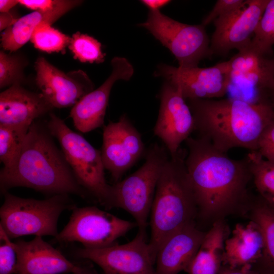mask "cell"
<instances>
[{
    "mask_svg": "<svg viewBox=\"0 0 274 274\" xmlns=\"http://www.w3.org/2000/svg\"><path fill=\"white\" fill-rule=\"evenodd\" d=\"M185 142V163L197 217L213 224L232 215H247L253 198L248 190L252 176L246 157L232 159L202 138L190 136Z\"/></svg>",
    "mask_w": 274,
    "mask_h": 274,
    "instance_id": "cell-1",
    "label": "cell"
},
{
    "mask_svg": "<svg viewBox=\"0 0 274 274\" xmlns=\"http://www.w3.org/2000/svg\"><path fill=\"white\" fill-rule=\"evenodd\" d=\"M187 101L198 137L225 153L238 147L257 151L262 134L274 123V108L269 102L239 98Z\"/></svg>",
    "mask_w": 274,
    "mask_h": 274,
    "instance_id": "cell-2",
    "label": "cell"
},
{
    "mask_svg": "<svg viewBox=\"0 0 274 274\" xmlns=\"http://www.w3.org/2000/svg\"><path fill=\"white\" fill-rule=\"evenodd\" d=\"M0 186L3 193L13 187H24L52 196L74 194L85 198L88 194L51 136L35 122L15 162L9 169H1Z\"/></svg>",
    "mask_w": 274,
    "mask_h": 274,
    "instance_id": "cell-3",
    "label": "cell"
},
{
    "mask_svg": "<svg viewBox=\"0 0 274 274\" xmlns=\"http://www.w3.org/2000/svg\"><path fill=\"white\" fill-rule=\"evenodd\" d=\"M179 150L165 163L158 179L150 212L149 248L154 260L166 239L195 222L197 209L185 163Z\"/></svg>",
    "mask_w": 274,
    "mask_h": 274,
    "instance_id": "cell-4",
    "label": "cell"
},
{
    "mask_svg": "<svg viewBox=\"0 0 274 274\" xmlns=\"http://www.w3.org/2000/svg\"><path fill=\"white\" fill-rule=\"evenodd\" d=\"M47 127L58 141L64 157L80 185L107 209L113 208L112 185L105 176L101 151L71 130L56 115L50 114Z\"/></svg>",
    "mask_w": 274,
    "mask_h": 274,
    "instance_id": "cell-5",
    "label": "cell"
},
{
    "mask_svg": "<svg viewBox=\"0 0 274 274\" xmlns=\"http://www.w3.org/2000/svg\"><path fill=\"white\" fill-rule=\"evenodd\" d=\"M0 209V226L11 238L34 235L58 234L57 223L61 213L76 206L67 194H57L43 199L26 198L6 192Z\"/></svg>",
    "mask_w": 274,
    "mask_h": 274,
    "instance_id": "cell-6",
    "label": "cell"
},
{
    "mask_svg": "<svg viewBox=\"0 0 274 274\" xmlns=\"http://www.w3.org/2000/svg\"><path fill=\"white\" fill-rule=\"evenodd\" d=\"M164 146L151 144L146 160L137 170L112 185L113 208H120L135 219L139 230L146 231L157 184L162 168L168 159Z\"/></svg>",
    "mask_w": 274,
    "mask_h": 274,
    "instance_id": "cell-7",
    "label": "cell"
},
{
    "mask_svg": "<svg viewBox=\"0 0 274 274\" xmlns=\"http://www.w3.org/2000/svg\"><path fill=\"white\" fill-rule=\"evenodd\" d=\"M139 25L148 30L172 52L179 67L198 66L202 59L212 54L210 41L201 24L181 23L157 10L150 11L147 20Z\"/></svg>",
    "mask_w": 274,
    "mask_h": 274,
    "instance_id": "cell-8",
    "label": "cell"
},
{
    "mask_svg": "<svg viewBox=\"0 0 274 274\" xmlns=\"http://www.w3.org/2000/svg\"><path fill=\"white\" fill-rule=\"evenodd\" d=\"M72 211L68 223L55 237L58 242H77L84 248H102L116 244L118 238L137 226L94 206L76 207Z\"/></svg>",
    "mask_w": 274,
    "mask_h": 274,
    "instance_id": "cell-9",
    "label": "cell"
},
{
    "mask_svg": "<svg viewBox=\"0 0 274 274\" xmlns=\"http://www.w3.org/2000/svg\"><path fill=\"white\" fill-rule=\"evenodd\" d=\"M146 236V231L139 230L126 244L98 249L79 248L74 254L96 263L104 274H155V262Z\"/></svg>",
    "mask_w": 274,
    "mask_h": 274,
    "instance_id": "cell-10",
    "label": "cell"
},
{
    "mask_svg": "<svg viewBox=\"0 0 274 274\" xmlns=\"http://www.w3.org/2000/svg\"><path fill=\"white\" fill-rule=\"evenodd\" d=\"M165 78L186 100L223 96L231 83L228 61L207 67H181L162 64L155 74Z\"/></svg>",
    "mask_w": 274,
    "mask_h": 274,
    "instance_id": "cell-11",
    "label": "cell"
},
{
    "mask_svg": "<svg viewBox=\"0 0 274 274\" xmlns=\"http://www.w3.org/2000/svg\"><path fill=\"white\" fill-rule=\"evenodd\" d=\"M145 153L141 134L125 114L104 127L102 160L105 168L116 182Z\"/></svg>",
    "mask_w": 274,
    "mask_h": 274,
    "instance_id": "cell-12",
    "label": "cell"
},
{
    "mask_svg": "<svg viewBox=\"0 0 274 274\" xmlns=\"http://www.w3.org/2000/svg\"><path fill=\"white\" fill-rule=\"evenodd\" d=\"M159 98V114L153 131L172 157L194 131V118L180 91L167 81L162 86Z\"/></svg>",
    "mask_w": 274,
    "mask_h": 274,
    "instance_id": "cell-13",
    "label": "cell"
},
{
    "mask_svg": "<svg viewBox=\"0 0 274 274\" xmlns=\"http://www.w3.org/2000/svg\"><path fill=\"white\" fill-rule=\"evenodd\" d=\"M36 82L45 99L52 108L74 106L94 89V84L82 70L64 73L44 57L35 62Z\"/></svg>",
    "mask_w": 274,
    "mask_h": 274,
    "instance_id": "cell-14",
    "label": "cell"
},
{
    "mask_svg": "<svg viewBox=\"0 0 274 274\" xmlns=\"http://www.w3.org/2000/svg\"><path fill=\"white\" fill-rule=\"evenodd\" d=\"M269 0H245L239 9L216 19L210 41L212 53H227L248 47Z\"/></svg>",
    "mask_w": 274,
    "mask_h": 274,
    "instance_id": "cell-15",
    "label": "cell"
},
{
    "mask_svg": "<svg viewBox=\"0 0 274 274\" xmlns=\"http://www.w3.org/2000/svg\"><path fill=\"white\" fill-rule=\"evenodd\" d=\"M13 243L17 255L16 274H98L91 264L67 259L42 236Z\"/></svg>",
    "mask_w": 274,
    "mask_h": 274,
    "instance_id": "cell-16",
    "label": "cell"
},
{
    "mask_svg": "<svg viewBox=\"0 0 274 274\" xmlns=\"http://www.w3.org/2000/svg\"><path fill=\"white\" fill-rule=\"evenodd\" d=\"M111 65L112 71L107 80L82 97L71 110L74 125L81 132H89L103 125L113 85L119 80H129L133 74V67L125 58L115 57Z\"/></svg>",
    "mask_w": 274,
    "mask_h": 274,
    "instance_id": "cell-17",
    "label": "cell"
},
{
    "mask_svg": "<svg viewBox=\"0 0 274 274\" xmlns=\"http://www.w3.org/2000/svg\"><path fill=\"white\" fill-rule=\"evenodd\" d=\"M206 233L194 222L168 237L157 252L155 274H178L184 271L196 254Z\"/></svg>",
    "mask_w": 274,
    "mask_h": 274,
    "instance_id": "cell-18",
    "label": "cell"
},
{
    "mask_svg": "<svg viewBox=\"0 0 274 274\" xmlns=\"http://www.w3.org/2000/svg\"><path fill=\"white\" fill-rule=\"evenodd\" d=\"M52 108L41 93L13 85L0 94V125H31Z\"/></svg>",
    "mask_w": 274,
    "mask_h": 274,
    "instance_id": "cell-19",
    "label": "cell"
},
{
    "mask_svg": "<svg viewBox=\"0 0 274 274\" xmlns=\"http://www.w3.org/2000/svg\"><path fill=\"white\" fill-rule=\"evenodd\" d=\"M264 246L261 228L251 220L237 224L225 242L222 265L232 268L252 266L262 256Z\"/></svg>",
    "mask_w": 274,
    "mask_h": 274,
    "instance_id": "cell-20",
    "label": "cell"
},
{
    "mask_svg": "<svg viewBox=\"0 0 274 274\" xmlns=\"http://www.w3.org/2000/svg\"><path fill=\"white\" fill-rule=\"evenodd\" d=\"M231 83L270 90L274 87V60L250 45L228 60Z\"/></svg>",
    "mask_w": 274,
    "mask_h": 274,
    "instance_id": "cell-21",
    "label": "cell"
},
{
    "mask_svg": "<svg viewBox=\"0 0 274 274\" xmlns=\"http://www.w3.org/2000/svg\"><path fill=\"white\" fill-rule=\"evenodd\" d=\"M81 3L80 1L62 0L60 4L53 9L35 11L19 18L2 33V47L5 50H17L30 40L38 27L42 25H51Z\"/></svg>",
    "mask_w": 274,
    "mask_h": 274,
    "instance_id": "cell-22",
    "label": "cell"
},
{
    "mask_svg": "<svg viewBox=\"0 0 274 274\" xmlns=\"http://www.w3.org/2000/svg\"><path fill=\"white\" fill-rule=\"evenodd\" d=\"M230 234L225 220L212 224L193 259L184 270L189 274H218L222 265L225 242Z\"/></svg>",
    "mask_w": 274,
    "mask_h": 274,
    "instance_id": "cell-23",
    "label": "cell"
},
{
    "mask_svg": "<svg viewBox=\"0 0 274 274\" xmlns=\"http://www.w3.org/2000/svg\"><path fill=\"white\" fill-rule=\"evenodd\" d=\"M247 214L261 228L264 241L262 256L252 268L260 274H274V208L258 196L253 198Z\"/></svg>",
    "mask_w": 274,
    "mask_h": 274,
    "instance_id": "cell-24",
    "label": "cell"
},
{
    "mask_svg": "<svg viewBox=\"0 0 274 274\" xmlns=\"http://www.w3.org/2000/svg\"><path fill=\"white\" fill-rule=\"evenodd\" d=\"M246 158L259 196L274 208V162L264 159L257 151H250Z\"/></svg>",
    "mask_w": 274,
    "mask_h": 274,
    "instance_id": "cell-25",
    "label": "cell"
},
{
    "mask_svg": "<svg viewBox=\"0 0 274 274\" xmlns=\"http://www.w3.org/2000/svg\"><path fill=\"white\" fill-rule=\"evenodd\" d=\"M30 125H0V160L4 164L2 169H9L15 162Z\"/></svg>",
    "mask_w": 274,
    "mask_h": 274,
    "instance_id": "cell-26",
    "label": "cell"
},
{
    "mask_svg": "<svg viewBox=\"0 0 274 274\" xmlns=\"http://www.w3.org/2000/svg\"><path fill=\"white\" fill-rule=\"evenodd\" d=\"M274 45V0H269L258 22L250 46L265 55Z\"/></svg>",
    "mask_w": 274,
    "mask_h": 274,
    "instance_id": "cell-27",
    "label": "cell"
},
{
    "mask_svg": "<svg viewBox=\"0 0 274 274\" xmlns=\"http://www.w3.org/2000/svg\"><path fill=\"white\" fill-rule=\"evenodd\" d=\"M68 47L74 58L82 62L100 63L105 60L100 43L87 35L79 31L73 34Z\"/></svg>",
    "mask_w": 274,
    "mask_h": 274,
    "instance_id": "cell-28",
    "label": "cell"
},
{
    "mask_svg": "<svg viewBox=\"0 0 274 274\" xmlns=\"http://www.w3.org/2000/svg\"><path fill=\"white\" fill-rule=\"evenodd\" d=\"M71 39V37L50 25H42L36 29L30 40L36 48L42 51L63 53Z\"/></svg>",
    "mask_w": 274,
    "mask_h": 274,
    "instance_id": "cell-29",
    "label": "cell"
},
{
    "mask_svg": "<svg viewBox=\"0 0 274 274\" xmlns=\"http://www.w3.org/2000/svg\"><path fill=\"white\" fill-rule=\"evenodd\" d=\"M23 62L18 56L0 52V88L20 84L23 77Z\"/></svg>",
    "mask_w": 274,
    "mask_h": 274,
    "instance_id": "cell-30",
    "label": "cell"
},
{
    "mask_svg": "<svg viewBox=\"0 0 274 274\" xmlns=\"http://www.w3.org/2000/svg\"><path fill=\"white\" fill-rule=\"evenodd\" d=\"M11 239L0 226V274H16L17 255Z\"/></svg>",
    "mask_w": 274,
    "mask_h": 274,
    "instance_id": "cell-31",
    "label": "cell"
},
{
    "mask_svg": "<svg viewBox=\"0 0 274 274\" xmlns=\"http://www.w3.org/2000/svg\"><path fill=\"white\" fill-rule=\"evenodd\" d=\"M245 0H218L212 10L203 19L201 24L205 26L216 19L226 16L239 9Z\"/></svg>",
    "mask_w": 274,
    "mask_h": 274,
    "instance_id": "cell-32",
    "label": "cell"
},
{
    "mask_svg": "<svg viewBox=\"0 0 274 274\" xmlns=\"http://www.w3.org/2000/svg\"><path fill=\"white\" fill-rule=\"evenodd\" d=\"M257 151L265 159L274 162V123L268 126L262 134Z\"/></svg>",
    "mask_w": 274,
    "mask_h": 274,
    "instance_id": "cell-33",
    "label": "cell"
},
{
    "mask_svg": "<svg viewBox=\"0 0 274 274\" xmlns=\"http://www.w3.org/2000/svg\"><path fill=\"white\" fill-rule=\"evenodd\" d=\"M62 0H19V3L26 8L35 11H47L59 5Z\"/></svg>",
    "mask_w": 274,
    "mask_h": 274,
    "instance_id": "cell-34",
    "label": "cell"
},
{
    "mask_svg": "<svg viewBox=\"0 0 274 274\" xmlns=\"http://www.w3.org/2000/svg\"><path fill=\"white\" fill-rule=\"evenodd\" d=\"M218 274H260L250 266L232 268L222 265Z\"/></svg>",
    "mask_w": 274,
    "mask_h": 274,
    "instance_id": "cell-35",
    "label": "cell"
},
{
    "mask_svg": "<svg viewBox=\"0 0 274 274\" xmlns=\"http://www.w3.org/2000/svg\"><path fill=\"white\" fill-rule=\"evenodd\" d=\"M16 16L11 13L3 12L0 14V30H3L13 25L18 19Z\"/></svg>",
    "mask_w": 274,
    "mask_h": 274,
    "instance_id": "cell-36",
    "label": "cell"
},
{
    "mask_svg": "<svg viewBox=\"0 0 274 274\" xmlns=\"http://www.w3.org/2000/svg\"><path fill=\"white\" fill-rule=\"evenodd\" d=\"M150 11H157L167 5L171 1L168 0H143L141 1Z\"/></svg>",
    "mask_w": 274,
    "mask_h": 274,
    "instance_id": "cell-37",
    "label": "cell"
},
{
    "mask_svg": "<svg viewBox=\"0 0 274 274\" xmlns=\"http://www.w3.org/2000/svg\"><path fill=\"white\" fill-rule=\"evenodd\" d=\"M19 3L18 0H1L0 11L1 13L8 12L13 7Z\"/></svg>",
    "mask_w": 274,
    "mask_h": 274,
    "instance_id": "cell-38",
    "label": "cell"
},
{
    "mask_svg": "<svg viewBox=\"0 0 274 274\" xmlns=\"http://www.w3.org/2000/svg\"><path fill=\"white\" fill-rule=\"evenodd\" d=\"M270 95V102H269L274 108V87L269 90Z\"/></svg>",
    "mask_w": 274,
    "mask_h": 274,
    "instance_id": "cell-39",
    "label": "cell"
}]
</instances>
